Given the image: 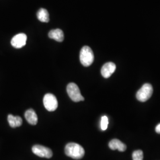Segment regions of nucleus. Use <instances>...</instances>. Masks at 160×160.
Segmentation results:
<instances>
[{"label":"nucleus","instance_id":"1a4fd4ad","mask_svg":"<svg viewBox=\"0 0 160 160\" xmlns=\"http://www.w3.org/2000/svg\"><path fill=\"white\" fill-rule=\"evenodd\" d=\"M110 148L112 150L118 149L120 152H124L126 149V145L118 139H113L109 143Z\"/></svg>","mask_w":160,"mask_h":160},{"label":"nucleus","instance_id":"9b49d317","mask_svg":"<svg viewBox=\"0 0 160 160\" xmlns=\"http://www.w3.org/2000/svg\"><path fill=\"white\" fill-rule=\"evenodd\" d=\"M48 36L49 38L54 39L59 42H62L64 39V34L62 30L61 29L52 30L49 32Z\"/></svg>","mask_w":160,"mask_h":160},{"label":"nucleus","instance_id":"f8f14e48","mask_svg":"<svg viewBox=\"0 0 160 160\" xmlns=\"http://www.w3.org/2000/svg\"><path fill=\"white\" fill-rule=\"evenodd\" d=\"M8 122L10 126L12 128H16L19 127L22 125L23 120L18 116H14L12 114H9L8 116Z\"/></svg>","mask_w":160,"mask_h":160},{"label":"nucleus","instance_id":"f03ea898","mask_svg":"<svg viewBox=\"0 0 160 160\" xmlns=\"http://www.w3.org/2000/svg\"><path fill=\"white\" fill-rule=\"evenodd\" d=\"M80 62L84 67H89L94 61V53L89 46H84L80 52Z\"/></svg>","mask_w":160,"mask_h":160},{"label":"nucleus","instance_id":"423d86ee","mask_svg":"<svg viewBox=\"0 0 160 160\" xmlns=\"http://www.w3.org/2000/svg\"><path fill=\"white\" fill-rule=\"evenodd\" d=\"M32 151L36 155L42 158H50L53 155L51 149L40 145H36L32 147Z\"/></svg>","mask_w":160,"mask_h":160},{"label":"nucleus","instance_id":"4468645a","mask_svg":"<svg viewBox=\"0 0 160 160\" xmlns=\"http://www.w3.org/2000/svg\"><path fill=\"white\" fill-rule=\"evenodd\" d=\"M133 160H143V154L142 150H137L132 154Z\"/></svg>","mask_w":160,"mask_h":160},{"label":"nucleus","instance_id":"f257e3e1","mask_svg":"<svg viewBox=\"0 0 160 160\" xmlns=\"http://www.w3.org/2000/svg\"><path fill=\"white\" fill-rule=\"evenodd\" d=\"M65 153L68 157L73 159L80 160L84 157L85 151L79 144L71 142L65 146Z\"/></svg>","mask_w":160,"mask_h":160},{"label":"nucleus","instance_id":"39448f33","mask_svg":"<svg viewBox=\"0 0 160 160\" xmlns=\"http://www.w3.org/2000/svg\"><path fill=\"white\" fill-rule=\"evenodd\" d=\"M43 104L46 110L49 112L56 110L58 106L57 98L51 93L46 94L43 97Z\"/></svg>","mask_w":160,"mask_h":160},{"label":"nucleus","instance_id":"9d476101","mask_svg":"<svg viewBox=\"0 0 160 160\" xmlns=\"http://www.w3.org/2000/svg\"><path fill=\"white\" fill-rule=\"evenodd\" d=\"M24 116L26 120L28 122V123L30 125H35L38 123V116L34 112V110L30 109L28 110L24 114Z\"/></svg>","mask_w":160,"mask_h":160},{"label":"nucleus","instance_id":"ddd939ff","mask_svg":"<svg viewBox=\"0 0 160 160\" xmlns=\"http://www.w3.org/2000/svg\"><path fill=\"white\" fill-rule=\"evenodd\" d=\"M38 20L44 23H48L49 21V15L48 10L45 8H40L37 12Z\"/></svg>","mask_w":160,"mask_h":160},{"label":"nucleus","instance_id":"0eeeda50","mask_svg":"<svg viewBox=\"0 0 160 160\" xmlns=\"http://www.w3.org/2000/svg\"><path fill=\"white\" fill-rule=\"evenodd\" d=\"M27 41V36L24 33H19L15 35L12 40L11 44L12 46L15 48H22L25 46Z\"/></svg>","mask_w":160,"mask_h":160},{"label":"nucleus","instance_id":"dca6fc26","mask_svg":"<svg viewBox=\"0 0 160 160\" xmlns=\"http://www.w3.org/2000/svg\"><path fill=\"white\" fill-rule=\"evenodd\" d=\"M155 131L157 133L160 134V123L158 124L157 126H156L155 128Z\"/></svg>","mask_w":160,"mask_h":160},{"label":"nucleus","instance_id":"2eb2a0df","mask_svg":"<svg viewBox=\"0 0 160 160\" xmlns=\"http://www.w3.org/2000/svg\"><path fill=\"white\" fill-rule=\"evenodd\" d=\"M109 124V119L106 116H103L101 120V129L103 131L107 129Z\"/></svg>","mask_w":160,"mask_h":160},{"label":"nucleus","instance_id":"7ed1b4c3","mask_svg":"<svg viewBox=\"0 0 160 160\" xmlns=\"http://www.w3.org/2000/svg\"><path fill=\"white\" fill-rule=\"evenodd\" d=\"M153 93L152 86L150 84L146 83L138 91L136 97L139 102H145L152 96Z\"/></svg>","mask_w":160,"mask_h":160},{"label":"nucleus","instance_id":"20e7f679","mask_svg":"<svg viewBox=\"0 0 160 160\" xmlns=\"http://www.w3.org/2000/svg\"><path fill=\"white\" fill-rule=\"evenodd\" d=\"M67 91L71 99L74 102L84 101V98L81 95L80 88L74 82L69 83L67 87Z\"/></svg>","mask_w":160,"mask_h":160},{"label":"nucleus","instance_id":"6e6552de","mask_svg":"<svg viewBox=\"0 0 160 160\" xmlns=\"http://www.w3.org/2000/svg\"><path fill=\"white\" fill-rule=\"evenodd\" d=\"M116 68V65L113 62L106 63L102 68L101 73L104 78H108L113 74Z\"/></svg>","mask_w":160,"mask_h":160}]
</instances>
